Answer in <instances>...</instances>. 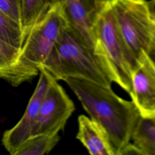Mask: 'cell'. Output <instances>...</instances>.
<instances>
[{
	"mask_svg": "<svg viewBox=\"0 0 155 155\" xmlns=\"http://www.w3.org/2000/svg\"><path fill=\"white\" fill-rule=\"evenodd\" d=\"M145 53L148 58L155 65V33L151 41V43Z\"/></svg>",
	"mask_w": 155,
	"mask_h": 155,
	"instance_id": "18",
	"label": "cell"
},
{
	"mask_svg": "<svg viewBox=\"0 0 155 155\" xmlns=\"http://www.w3.org/2000/svg\"><path fill=\"white\" fill-rule=\"evenodd\" d=\"M58 134H40L28 138L15 155H44L49 153L59 140Z\"/></svg>",
	"mask_w": 155,
	"mask_h": 155,
	"instance_id": "14",
	"label": "cell"
},
{
	"mask_svg": "<svg viewBox=\"0 0 155 155\" xmlns=\"http://www.w3.org/2000/svg\"><path fill=\"white\" fill-rule=\"evenodd\" d=\"M153 118H154V119H155V116H154V117H153Z\"/></svg>",
	"mask_w": 155,
	"mask_h": 155,
	"instance_id": "20",
	"label": "cell"
},
{
	"mask_svg": "<svg viewBox=\"0 0 155 155\" xmlns=\"http://www.w3.org/2000/svg\"><path fill=\"white\" fill-rule=\"evenodd\" d=\"M147 5L150 17L155 25V0H150L147 1Z\"/></svg>",
	"mask_w": 155,
	"mask_h": 155,
	"instance_id": "19",
	"label": "cell"
},
{
	"mask_svg": "<svg viewBox=\"0 0 155 155\" xmlns=\"http://www.w3.org/2000/svg\"><path fill=\"white\" fill-rule=\"evenodd\" d=\"M0 11L21 28V0H0Z\"/></svg>",
	"mask_w": 155,
	"mask_h": 155,
	"instance_id": "16",
	"label": "cell"
},
{
	"mask_svg": "<svg viewBox=\"0 0 155 155\" xmlns=\"http://www.w3.org/2000/svg\"><path fill=\"white\" fill-rule=\"evenodd\" d=\"M90 117L107 133L114 153L120 155L130 142L140 114L132 101L117 96L111 87L78 78L64 80Z\"/></svg>",
	"mask_w": 155,
	"mask_h": 155,
	"instance_id": "1",
	"label": "cell"
},
{
	"mask_svg": "<svg viewBox=\"0 0 155 155\" xmlns=\"http://www.w3.org/2000/svg\"><path fill=\"white\" fill-rule=\"evenodd\" d=\"M47 71L56 80L78 78L111 87L113 82L94 51L84 44L66 25L50 54L39 68Z\"/></svg>",
	"mask_w": 155,
	"mask_h": 155,
	"instance_id": "3",
	"label": "cell"
},
{
	"mask_svg": "<svg viewBox=\"0 0 155 155\" xmlns=\"http://www.w3.org/2000/svg\"><path fill=\"white\" fill-rule=\"evenodd\" d=\"M130 154H137L143 155L142 152L139 149L134 143L130 142L123 149L120 155H130Z\"/></svg>",
	"mask_w": 155,
	"mask_h": 155,
	"instance_id": "17",
	"label": "cell"
},
{
	"mask_svg": "<svg viewBox=\"0 0 155 155\" xmlns=\"http://www.w3.org/2000/svg\"><path fill=\"white\" fill-rule=\"evenodd\" d=\"M130 96L141 116H155V65L145 52L133 71Z\"/></svg>",
	"mask_w": 155,
	"mask_h": 155,
	"instance_id": "8",
	"label": "cell"
},
{
	"mask_svg": "<svg viewBox=\"0 0 155 155\" xmlns=\"http://www.w3.org/2000/svg\"><path fill=\"white\" fill-rule=\"evenodd\" d=\"M66 25L62 4L59 2H52L42 18L27 33L20 51V62L28 68L39 72V68Z\"/></svg>",
	"mask_w": 155,
	"mask_h": 155,
	"instance_id": "5",
	"label": "cell"
},
{
	"mask_svg": "<svg viewBox=\"0 0 155 155\" xmlns=\"http://www.w3.org/2000/svg\"><path fill=\"white\" fill-rule=\"evenodd\" d=\"M25 39L21 27L0 11V40L21 51Z\"/></svg>",
	"mask_w": 155,
	"mask_h": 155,
	"instance_id": "15",
	"label": "cell"
},
{
	"mask_svg": "<svg viewBox=\"0 0 155 155\" xmlns=\"http://www.w3.org/2000/svg\"><path fill=\"white\" fill-rule=\"evenodd\" d=\"M39 81L24 114L13 127L5 131L3 134L2 145L11 155H15L20 147L30 138L41 103L47 91L50 73L44 68L39 69Z\"/></svg>",
	"mask_w": 155,
	"mask_h": 155,
	"instance_id": "7",
	"label": "cell"
},
{
	"mask_svg": "<svg viewBox=\"0 0 155 155\" xmlns=\"http://www.w3.org/2000/svg\"><path fill=\"white\" fill-rule=\"evenodd\" d=\"M54 2L62 4L67 25L84 44L94 51V0H52Z\"/></svg>",
	"mask_w": 155,
	"mask_h": 155,
	"instance_id": "9",
	"label": "cell"
},
{
	"mask_svg": "<svg viewBox=\"0 0 155 155\" xmlns=\"http://www.w3.org/2000/svg\"><path fill=\"white\" fill-rule=\"evenodd\" d=\"M74 109L71 99L50 74L48 86L41 103L30 137L58 134L64 129Z\"/></svg>",
	"mask_w": 155,
	"mask_h": 155,
	"instance_id": "6",
	"label": "cell"
},
{
	"mask_svg": "<svg viewBox=\"0 0 155 155\" xmlns=\"http://www.w3.org/2000/svg\"><path fill=\"white\" fill-rule=\"evenodd\" d=\"M121 36L137 61L155 33L145 0H109Z\"/></svg>",
	"mask_w": 155,
	"mask_h": 155,
	"instance_id": "4",
	"label": "cell"
},
{
	"mask_svg": "<svg viewBox=\"0 0 155 155\" xmlns=\"http://www.w3.org/2000/svg\"><path fill=\"white\" fill-rule=\"evenodd\" d=\"M20 51L0 40V78L13 86L30 80L38 74L19 61Z\"/></svg>",
	"mask_w": 155,
	"mask_h": 155,
	"instance_id": "11",
	"label": "cell"
},
{
	"mask_svg": "<svg viewBox=\"0 0 155 155\" xmlns=\"http://www.w3.org/2000/svg\"><path fill=\"white\" fill-rule=\"evenodd\" d=\"M94 54L111 81L130 94L137 61L121 36L109 0H94Z\"/></svg>",
	"mask_w": 155,
	"mask_h": 155,
	"instance_id": "2",
	"label": "cell"
},
{
	"mask_svg": "<svg viewBox=\"0 0 155 155\" xmlns=\"http://www.w3.org/2000/svg\"><path fill=\"white\" fill-rule=\"evenodd\" d=\"M131 140L140 150L143 155H155V119L140 116Z\"/></svg>",
	"mask_w": 155,
	"mask_h": 155,
	"instance_id": "12",
	"label": "cell"
},
{
	"mask_svg": "<svg viewBox=\"0 0 155 155\" xmlns=\"http://www.w3.org/2000/svg\"><path fill=\"white\" fill-rule=\"evenodd\" d=\"M76 138L91 155H114L110 139L103 128L90 117L79 116Z\"/></svg>",
	"mask_w": 155,
	"mask_h": 155,
	"instance_id": "10",
	"label": "cell"
},
{
	"mask_svg": "<svg viewBox=\"0 0 155 155\" xmlns=\"http://www.w3.org/2000/svg\"><path fill=\"white\" fill-rule=\"evenodd\" d=\"M52 0H21V29L26 36L50 8Z\"/></svg>",
	"mask_w": 155,
	"mask_h": 155,
	"instance_id": "13",
	"label": "cell"
}]
</instances>
